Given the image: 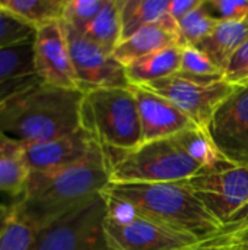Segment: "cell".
<instances>
[{
  "mask_svg": "<svg viewBox=\"0 0 248 250\" xmlns=\"http://www.w3.org/2000/svg\"><path fill=\"white\" fill-rule=\"evenodd\" d=\"M111 183V163L94 141L88 155L56 171H29L10 205L35 231L95 199Z\"/></svg>",
  "mask_w": 248,
  "mask_h": 250,
  "instance_id": "1",
  "label": "cell"
},
{
  "mask_svg": "<svg viewBox=\"0 0 248 250\" xmlns=\"http://www.w3.org/2000/svg\"><path fill=\"white\" fill-rule=\"evenodd\" d=\"M102 195L174 231L210 242L232 236L183 183H110Z\"/></svg>",
  "mask_w": 248,
  "mask_h": 250,
  "instance_id": "2",
  "label": "cell"
},
{
  "mask_svg": "<svg viewBox=\"0 0 248 250\" xmlns=\"http://www.w3.org/2000/svg\"><path fill=\"white\" fill-rule=\"evenodd\" d=\"M83 92L38 81L0 111V132L20 144H39L80 129Z\"/></svg>",
  "mask_w": 248,
  "mask_h": 250,
  "instance_id": "3",
  "label": "cell"
},
{
  "mask_svg": "<svg viewBox=\"0 0 248 250\" xmlns=\"http://www.w3.org/2000/svg\"><path fill=\"white\" fill-rule=\"evenodd\" d=\"M80 127L101 146L111 166L143 144L137 104L130 88H99L85 92Z\"/></svg>",
  "mask_w": 248,
  "mask_h": 250,
  "instance_id": "4",
  "label": "cell"
},
{
  "mask_svg": "<svg viewBox=\"0 0 248 250\" xmlns=\"http://www.w3.org/2000/svg\"><path fill=\"white\" fill-rule=\"evenodd\" d=\"M203 168L172 138L143 142L111 166V183H178Z\"/></svg>",
  "mask_w": 248,
  "mask_h": 250,
  "instance_id": "5",
  "label": "cell"
},
{
  "mask_svg": "<svg viewBox=\"0 0 248 250\" xmlns=\"http://www.w3.org/2000/svg\"><path fill=\"white\" fill-rule=\"evenodd\" d=\"M183 183L228 234L247 229L248 168L225 163Z\"/></svg>",
  "mask_w": 248,
  "mask_h": 250,
  "instance_id": "6",
  "label": "cell"
},
{
  "mask_svg": "<svg viewBox=\"0 0 248 250\" xmlns=\"http://www.w3.org/2000/svg\"><path fill=\"white\" fill-rule=\"evenodd\" d=\"M107 205L104 229L113 250H187L203 243L137 214L123 204L107 199Z\"/></svg>",
  "mask_w": 248,
  "mask_h": 250,
  "instance_id": "7",
  "label": "cell"
},
{
  "mask_svg": "<svg viewBox=\"0 0 248 250\" xmlns=\"http://www.w3.org/2000/svg\"><path fill=\"white\" fill-rule=\"evenodd\" d=\"M107 211L101 193L37 231L32 250H113L104 229Z\"/></svg>",
  "mask_w": 248,
  "mask_h": 250,
  "instance_id": "8",
  "label": "cell"
},
{
  "mask_svg": "<svg viewBox=\"0 0 248 250\" xmlns=\"http://www.w3.org/2000/svg\"><path fill=\"white\" fill-rule=\"evenodd\" d=\"M140 86L171 101L205 132L221 104L237 89L224 81L222 75L197 76L184 72H177L170 78Z\"/></svg>",
  "mask_w": 248,
  "mask_h": 250,
  "instance_id": "9",
  "label": "cell"
},
{
  "mask_svg": "<svg viewBox=\"0 0 248 250\" xmlns=\"http://www.w3.org/2000/svg\"><path fill=\"white\" fill-rule=\"evenodd\" d=\"M206 132L228 164L248 168V86L237 88L221 104Z\"/></svg>",
  "mask_w": 248,
  "mask_h": 250,
  "instance_id": "10",
  "label": "cell"
},
{
  "mask_svg": "<svg viewBox=\"0 0 248 250\" xmlns=\"http://www.w3.org/2000/svg\"><path fill=\"white\" fill-rule=\"evenodd\" d=\"M64 28L79 89L83 94L99 88H127L130 85L124 66L111 53L67 25Z\"/></svg>",
  "mask_w": 248,
  "mask_h": 250,
  "instance_id": "11",
  "label": "cell"
},
{
  "mask_svg": "<svg viewBox=\"0 0 248 250\" xmlns=\"http://www.w3.org/2000/svg\"><path fill=\"white\" fill-rule=\"evenodd\" d=\"M32 59L34 72L41 82L66 89H79L63 21H54L35 29Z\"/></svg>",
  "mask_w": 248,
  "mask_h": 250,
  "instance_id": "12",
  "label": "cell"
},
{
  "mask_svg": "<svg viewBox=\"0 0 248 250\" xmlns=\"http://www.w3.org/2000/svg\"><path fill=\"white\" fill-rule=\"evenodd\" d=\"M129 88L136 98L143 142L172 138L183 130L197 127L190 117L159 94L140 85H129Z\"/></svg>",
  "mask_w": 248,
  "mask_h": 250,
  "instance_id": "13",
  "label": "cell"
},
{
  "mask_svg": "<svg viewBox=\"0 0 248 250\" xmlns=\"http://www.w3.org/2000/svg\"><path fill=\"white\" fill-rule=\"evenodd\" d=\"M94 139L82 127L63 138L39 144L23 145L25 160L29 171H56L69 167L88 155Z\"/></svg>",
  "mask_w": 248,
  "mask_h": 250,
  "instance_id": "14",
  "label": "cell"
},
{
  "mask_svg": "<svg viewBox=\"0 0 248 250\" xmlns=\"http://www.w3.org/2000/svg\"><path fill=\"white\" fill-rule=\"evenodd\" d=\"M172 45H180V31L178 23L167 15L162 19L142 28L130 38L121 41L113 56L126 67L140 57Z\"/></svg>",
  "mask_w": 248,
  "mask_h": 250,
  "instance_id": "15",
  "label": "cell"
},
{
  "mask_svg": "<svg viewBox=\"0 0 248 250\" xmlns=\"http://www.w3.org/2000/svg\"><path fill=\"white\" fill-rule=\"evenodd\" d=\"M181 45H172L145 57H140L124 67L130 85H146L180 72Z\"/></svg>",
  "mask_w": 248,
  "mask_h": 250,
  "instance_id": "16",
  "label": "cell"
},
{
  "mask_svg": "<svg viewBox=\"0 0 248 250\" xmlns=\"http://www.w3.org/2000/svg\"><path fill=\"white\" fill-rule=\"evenodd\" d=\"M247 38L248 22L222 21L205 40L193 47L205 53L210 62L224 72L232 54Z\"/></svg>",
  "mask_w": 248,
  "mask_h": 250,
  "instance_id": "17",
  "label": "cell"
},
{
  "mask_svg": "<svg viewBox=\"0 0 248 250\" xmlns=\"http://www.w3.org/2000/svg\"><path fill=\"white\" fill-rule=\"evenodd\" d=\"M29 168L23 144L0 132V193L16 198L25 186Z\"/></svg>",
  "mask_w": 248,
  "mask_h": 250,
  "instance_id": "18",
  "label": "cell"
},
{
  "mask_svg": "<svg viewBox=\"0 0 248 250\" xmlns=\"http://www.w3.org/2000/svg\"><path fill=\"white\" fill-rule=\"evenodd\" d=\"M121 7L123 0H107L102 10L85 28L82 35L113 54L121 42Z\"/></svg>",
  "mask_w": 248,
  "mask_h": 250,
  "instance_id": "19",
  "label": "cell"
},
{
  "mask_svg": "<svg viewBox=\"0 0 248 250\" xmlns=\"http://www.w3.org/2000/svg\"><path fill=\"white\" fill-rule=\"evenodd\" d=\"M64 4L66 0H0L3 10L32 29L61 21Z\"/></svg>",
  "mask_w": 248,
  "mask_h": 250,
  "instance_id": "20",
  "label": "cell"
},
{
  "mask_svg": "<svg viewBox=\"0 0 248 250\" xmlns=\"http://www.w3.org/2000/svg\"><path fill=\"white\" fill-rule=\"evenodd\" d=\"M170 0H123L121 41L168 15Z\"/></svg>",
  "mask_w": 248,
  "mask_h": 250,
  "instance_id": "21",
  "label": "cell"
},
{
  "mask_svg": "<svg viewBox=\"0 0 248 250\" xmlns=\"http://www.w3.org/2000/svg\"><path fill=\"white\" fill-rule=\"evenodd\" d=\"M37 231L10 204H0V250H32Z\"/></svg>",
  "mask_w": 248,
  "mask_h": 250,
  "instance_id": "22",
  "label": "cell"
},
{
  "mask_svg": "<svg viewBox=\"0 0 248 250\" xmlns=\"http://www.w3.org/2000/svg\"><path fill=\"white\" fill-rule=\"evenodd\" d=\"M172 139L191 160H194L203 168V171L213 170L227 163L216 151L208 132L199 127L183 130L172 136Z\"/></svg>",
  "mask_w": 248,
  "mask_h": 250,
  "instance_id": "23",
  "label": "cell"
},
{
  "mask_svg": "<svg viewBox=\"0 0 248 250\" xmlns=\"http://www.w3.org/2000/svg\"><path fill=\"white\" fill-rule=\"evenodd\" d=\"M32 41L0 50V83L35 75L32 59Z\"/></svg>",
  "mask_w": 248,
  "mask_h": 250,
  "instance_id": "24",
  "label": "cell"
},
{
  "mask_svg": "<svg viewBox=\"0 0 248 250\" xmlns=\"http://www.w3.org/2000/svg\"><path fill=\"white\" fill-rule=\"evenodd\" d=\"M178 23V31H180V45L187 47V45H196L202 40H205L219 23L213 18L209 16V13L202 4L186 15Z\"/></svg>",
  "mask_w": 248,
  "mask_h": 250,
  "instance_id": "25",
  "label": "cell"
},
{
  "mask_svg": "<svg viewBox=\"0 0 248 250\" xmlns=\"http://www.w3.org/2000/svg\"><path fill=\"white\" fill-rule=\"evenodd\" d=\"M105 3L107 0H66L61 21L69 28L82 34L102 10Z\"/></svg>",
  "mask_w": 248,
  "mask_h": 250,
  "instance_id": "26",
  "label": "cell"
},
{
  "mask_svg": "<svg viewBox=\"0 0 248 250\" xmlns=\"http://www.w3.org/2000/svg\"><path fill=\"white\" fill-rule=\"evenodd\" d=\"M35 29L25 25L0 7V50L29 42L34 40Z\"/></svg>",
  "mask_w": 248,
  "mask_h": 250,
  "instance_id": "27",
  "label": "cell"
},
{
  "mask_svg": "<svg viewBox=\"0 0 248 250\" xmlns=\"http://www.w3.org/2000/svg\"><path fill=\"white\" fill-rule=\"evenodd\" d=\"M203 7L218 22H248V0H203Z\"/></svg>",
  "mask_w": 248,
  "mask_h": 250,
  "instance_id": "28",
  "label": "cell"
},
{
  "mask_svg": "<svg viewBox=\"0 0 248 250\" xmlns=\"http://www.w3.org/2000/svg\"><path fill=\"white\" fill-rule=\"evenodd\" d=\"M180 72L197 75V76H218L222 75L221 69L215 66L210 59L202 53L197 47L187 45L181 51V67Z\"/></svg>",
  "mask_w": 248,
  "mask_h": 250,
  "instance_id": "29",
  "label": "cell"
},
{
  "mask_svg": "<svg viewBox=\"0 0 248 250\" xmlns=\"http://www.w3.org/2000/svg\"><path fill=\"white\" fill-rule=\"evenodd\" d=\"M224 81L235 88L248 86V38L238 47L222 72Z\"/></svg>",
  "mask_w": 248,
  "mask_h": 250,
  "instance_id": "30",
  "label": "cell"
},
{
  "mask_svg": "<svg viewBox=\"0 0 248 250\" xmlns=\"http://www.w3.org/2000/svg\"><path fill=\"white\" fill-rule=\"evenodd\" d=\"M203 0H170L168 15L175 21H181L186 15L193 12L202 4Z\"/></svg>",
  "mask_w": 248,
  "mask_h": 250,
  "instance_id": "31",
  "label": "cell"
},
{
  "mask_svg": "<svg viewBox=\"0 0 248 250\" xmlns=\"http://www.w3.org/2000/svg\"><path fill=\"white\" fill-rule=\"evenodd\" d=\"M187 250H234L232 236H222L210 242H203Z\"/></svg>",
  "mask_w": 248,
  "mask_h": 250,
  "instance_id": "32",
  "label": "cell"
},
{
  "mask_svg": "<svg viewBox=\"0 0 248 250\" xmlns=\"http://www.w3.org/2000/svg\"><path fill=\"white\" fill-rule=\"evenodd\" d=\"M232 243L234 245H238V243H248V227L232 234Z\"/></svg>",
  "mask_w": 248,
  "mask_h": 250,
  "instance_id": "33",
  "label": "cell"
},
{
  "mask_svg": "<svg viewBox=\"0 0 248 250\" xmlns=\"http://www.w3.org/2000/svg\"><path fill=\"white\" fill-rule=\"evenodd\" d=\"M234 250H248V243H238V245H234Z\"/></svg>",
  "mask_w": 248,
  "mask_h": 250,
  "instance_id": "34",
  "label": "cell"
}]
</instances>
